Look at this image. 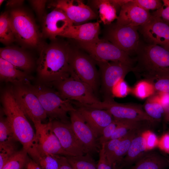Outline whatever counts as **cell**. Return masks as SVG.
<instances>
[{
  "label": "cell",
  "instance_id": "f546056e",
  "mask_svg": "<svg viewBox=\"0 0 169 169\" xmlns=\"http://www.w3.org/2000/svg\"><path fill=\"white\" fill-rule=\"evenodd\" d=\"M15 37L9 18L7 12L2 13L0 16V41L5 44H8L15 39Z\"/></svg>",
  "mask_w": 169,
  "mask_h": 169
},
{
  "label": "cell",
  "instance_id": "e0dca14e",
  "mask_svg": "<svg viewBox=\"0 0 169 169\" xmlns=\"http://www.w3.org/2000/svg\"><path fill=\"white\" fill-rule=\"evenodd\" d=\"M52 127L62 147L66 152L71 156L84 154L83 146L75 134L71 123L52 120Z\"/></svg>",
  "mask_w": 169,
  "mask_h": 169
},
{
  "label": "cell",
  "instance_id": "52a82bcc",
  "mask_svg": "<svg viewBox=\"0 0 169 169\" xmlns=\"http://www.w3.org/2000/svg\"><path fill=\"white\" fill-rule=\"evenodd\" d=\"M74 41L78 47L85 51L95 62H119L131 67L134 66L135 59L105 39L90 43Z\"/></svg>",
  "mask_w": 169,
  "mask_h": 169
},
{
  "label": "cell",
  "instance_id": "f1b7e54d",
  "mask_svg": "<svg viewBox=\"0 0 169 169\" xmlns=\"http://www.w3.org/2000/svg\"><path fill=\"white\" fill-rule=\"evenodd\" d=\"M118 120L119 121V124L110 140L122 137L129 132L135 129L146 128L145 125L147 122L146 123L145 122H148Z\"/></svg>",
  "mask_w": 169,
  "mask_h": 169
},
{
  "label": "cell",
  "instance_id": "9c48e42d",
  "mask_svg": "<svg viewBox=\"0 0 169 169\" xmlns=\"http://www.w3.org/2000/svg\"><path fill=\"white\" fill-rule=\"evenodd\" d=\"M87 107L104 110L110 113L114 119L119 120L146 121L153 123L155 121L148 116L140 105L120 103L114 99L105 100L98 104H81Z\"/></svg>",
  "mask_w": 169,
  "mask_h": 169
},
{
  "label": "cell",
  "instance_id": "3957f363",
  "mask_svg": "<svg viewBox=\"0 0 169 169\" xmlns=\"http://www.w3.org/2000/svg\"><path fill=\"white\" fill-rule=\"evenodd\" d=\"M132 72L151 83L169 76V50L156 44L141 43Z\"/></svg>",
  "mask_w": 169,
  "mask_h": 169
},
{
  "label": "cell",
  "instance_id": "4316f807",
  "mask_svg": "<svg viewBox=\"0 0 169 169\" xmlns=\"http://www.w3.org/2000/svg\"><path fill=\"white\" fill-rule=\"evenodd\" d=\"M144 129H147L143 128L133 130L122 137L113 156L111 161L112 165L116 163L117 165L120 163L126 154L133 139L139 134L144 131L143 130Z\"/></svg>",
  "mask_w": 169,
  "mask_h": 169
},
{
  "label": "cell",
  "instance_id": "f6af8a7d",
  "mask_svg": "<svg viewBox=\"0 0 169 169\" xmlns=\"http://www.w3.org/2000/svg\"><path fill=\"white\" fill-rule=\"evenodd\" d=\"M157 146L161 150L169 154V133L165 134L159 139Z\"/></svg>",
  "mask_w": 169,
  "mask_h": 169
},
{
  "label": "cell",
  "instance_id": "7dc6e473",
  "mask_svg": "<svg viewBox=\"0 0 169 169\" xmlns=\"http://www.w3.org/2000/svg\"><path fill=\"white\" fill-rule=\"evenodd\" d=\"M59 162V169H74L69 164L65 156L58 155Z\"/></svg>",
  "mask_w": 169,
  "mask_h": 169
},
{
  "label": "cell",
  "instance_id": "b9f144b4",
  "mask_svg": "<svg viewBox=\"0 0 169 169\" xmlns=\"http://www.w3.org/2000/svg\"><path fill=\"white\" fill-rule=\"evenodd\" d=\"M154 81L155 82H152L151 83L155 91L158 93H169V76L162 77Z\"/></svg>",
  "mask_w": 169,
  "mask_h": 169
},
{
  "label": "cell",
  "instance_id": "5b68a950",
  "mask_svg": "<svg viewBox=\"0 0 169 169\" xmlns=\"http://www.w3.org/2000/svg\"><path fill=\"white\" fill-rule=\"evenodd\" d=\"M70 73L68 78L49 84L54 87L64 99L81 104L90 105L101 102L89 85L82 81L71 69Z\"/></svg>",
  "mask_w": 169,
  "mask_h": 169
},
{
  "label": "cell",
  "instance_id": "e575fe53",
  "mask_svg": "<svg viewBox=\"0 0 169 169\" xmlns=\"http://www.w3.org/2000/svg\"><path fill=\"white\" fill-rule=\"evenodd\" d=\"M155 91L152 84L146 80L138 82L132 91L135 95L141 99L151 96Z\"/></svg>",
  "mask_w": 169,
  "mask_h": 169
},
{
  "label": "cell",
  "instance_id": "7c38bea8",
  "mask_svg": "<svg viewBox=\"0 0 169 169\" xmlns=\"http://www.w3.org/2000/svg\"><path fill=\"white\" fill-rule=\"evenodd\" d=\"M12 88L14 98L27 117L32 122L46 119L47 116L39 101L27 85L17 84Z\"/></svg>",
  "mask_w": 169,
  "mask_h": 169
},
{
  "label": "cell",
  "instance_id": "8d00e7d4",
  "mask_svg": "<svg viewBox=\"0 0 169 169\" xmlns=\"http://www.w3.org/2000/svg\"><path fill=\"white\" fill-rule=\"evenodd\" d=\"M118 124V120L114 119L111 123L104 128L98 138L99 142L101 146L110 140Z\"/></svg>",
  "mask_w": 169,
  "mask_h": 169
},
{
  "label": "cell",
  "instance_id": "5bb4252c",
  "mask_svg": "<svg viewBox=\"0 0 169 169\" xmlns=\"http://www.w3.org/2000/svg\"><path fill=\"white\" fill-rule=\"evenodd\" d=\"M71 125L77 137L84 148L85 153L90 155L99 151L98 138L77 110L69 113Z\"/></svg>",
  "mask_w": 169,
  "mask_h": 169
},
{
  "label": "cell",
  "instance_id": "ac0fdd59",
  "mask_svg": "<svg viewBox=\"0 0 169 169\" xmlns=\"http://www.w3.org/2000/svg\"><path fill=\"white\" fill-rule=\"evenodd\" d=\"M151 16L149 11L141 8L132 0H123L116 23L133 27H140L147 22Z\"/></svg>",
  "mask_w": 169,
  "mask_h": 169
},
{
  "label": "cell",
  "instance_id": "8fae6325",
  "mask_svg": "<svg viewBox=\"0 0 169 169\" xmlns=\"http://www.w3.org/2000/svg\"><path fill=\"white\" fill-rule=\"evenodd\" d=\"M95 62L99 67L101 90L104 100L113 99V87L129 72L132 71L133 68L119 62Z\"/></svg>",
  "mask_w": 169,
  "mask_h": 169
},
{
  "label": "cell",
  "instance_id": "cb8c5ba5",
  "mask_svg": "<svg viewBox=\"0 0 169 169\" xmlns=\"http://www.w3.org/2000/svg\"><path fill=\"white\" fill-rule=\"evenodd\" d=\"M0 78L2 81L10 82L15 85L29 82L27 72L22 71L0 57Z\"/></svg>",
  "mask_w": 169,
  "mask_h": 169
},
{
  "label": "cell",
  "instance_id": "f907efd6",
  "mask_svg": "<svg viewBox=\"0 0 169 169\" xmlns=\"http://www.w3.org/2000/svg\"><path fill=\"white\" fill-rule=\"evenodd\" d=\"M26 169H41L33 159H29Z\"/></svg>",
  "mask_w": 169,
  "mask_h": 169
},
{
  "label": "cell",
  "instance_id": "4dcf8cb0",
  "mask_svg": "<svg viewBox=\"0 0 169 169\" xmlns=\"http://www.w3.org/2000/svg\"><path fill=\"white\" fill-rule=\"evenodd\" d=\"M66 157L74 169H97V164L90 154Z\"/></svg>",
  "mask_w": 169,
  "mask_h": 169
},
{
  "label": "cell",
  "instance_id": "681fc988",
  "mask_svg": "<svg viewBox=\"0 0 169 169\" xmlns=\"http://www.w3.org/2000/svg\"><path fill=\"white\" fill-rule=\"evenodd\" d=\"M23 0H8L7 2L6 6L14 9L18 8L23 4Z\"/></svg>",
  "mask_w": 169,
  "mask_h": 169
},
{
  "label": "cell",
  "instance_id": "30bf717a",
  "mask_svg": "<svg viewBox=\"0 0 169 169\" xmlns=\"http://www.w3.org/2000/svg\"><path fill=\"white\" fill-rule=\"evenodd\" d=\"M107 26L104 39L130 55L136 54L141 44L139 27L122 25L116 23Z\"/></svg>",
  "mask_w": 169,
  "mask_h": 169
},
{
  "label": "cell",
  "instance_id": "d590c367",
  "mask_svg": "<svg viewBox=\"0 0 169 169\" xmlns=\"http://www.w3.org/2000/svg\"><path fill=\"white\" fill-rule=\"evenodd\" d=\"M18 151L15 142L0 144V169Z\"/></svg>",
  "mask_w": 169,
  "mask_h": 169
},
{
  "label": "cell",
  "instance_id": "bcb514c9",
  "mask_svg": "<svg viewBox=\"0 0 169 169\" xmlns=\"http://www.w3.org/2000/svg\"><path fill=\"white\" fill-rule=\"evenodd\" d=\"M46 0H30L32 7L38 16H42L44 13Z\"/></svg>",
  "mask_w": 169,
  "mask_h": 169
},
{
  "label": "cell",
  "instance_id": "1f68e13d",
  "mask_svg": "<svg viewBox=\"0 0 169 169\" xmlns=\"http://www.w3.org/2000/svg\"><path fill=\"white\" fill-rule=\"evenodd\" d=\"M26 151H18L5 163L1 169H26L29 159Z\"/></svg>",
  "mask_w": 169,
  "mask_h": 169
},
{
  "label": "cell",
  "instance_id": "ab89813d",
  "mask_svg": "<svg viewBox=\"0 0 169 169\" xmlns=\"http://www.w3.org/2000/svg\"><path fill=\"white\" fill-rule=\"evenodd\" d=\"M132 1L141 8L147 11L156 10L160 8L163 3L159 0H133Z\"/></svg>",
  "mask_w": 169,
  "mask_h": 169
},
{
  "label": "cell",
  "instance_id": "83f0119b",
  "mask_svg": "<svg viewBox=\"0 0 169 169\" xmlns=\"http://www.w3.org/2000/svg\"><path fill=\"white\" fill-rule=\"evenodd\" d=\"M145 112L156 121H160L164 117L165 108L161 103L158 95L150 97L143 107Z\"/></svg>",
  "mask_w": 169,
  "mask_h": 169
},
{
  "label": "cell",
  "instance_id": "4fadbf2b",
  "mask_svg": "<svg viewBox=\"0 0 169 169\" xmlns=\"http://www.w3.org/2000/svg\"><path fill=\"white\" fill-rule=\"evenodd\" d=\"M52 120L44 123L40 121H33L35 129L37 148L39 154H48L53 155L71 156L62 147L52 127Z\"/></svg>",
  "mask_w": 169,
  "mask_h": 169
},
{
  "label": "cell",
  "instance_id": "9a60e30c",
  "mask_svg": "<svg viewBox=\"0 0 169 169\" xmlns=\"http://www.w3.org/2000/svg\"><path fill=\"white\" fill-rule=\"evenodd\" d=\"M51 6L63 11L73 25H77L96 19L98 15L89 6L80 0H59Z\"/></svg>",
  "mask_w": 169,
  "mask_h": 169
},
{
  "label": "cell",
  "instance_id": "836d02e7",
  "mask_svg": "<svg viewBox=\"0 0 169 169\" xmlns=\"http://www.w3.org/2000/svg\"><path fill=\"white\" fill-rule=\"evenodd\" d=\"M35 161L41 169H59L58 155L40 153Z\"/></svg>",
  "mask_w": 169,
  "mask_h": 169
},
{
  "label": "cell",
  "instance_id": "7bdbcfd3",
  "mask_svg": "<svg viewBox=\"0 0 169 169\" xmlns=\"http://www.w3.org/2000/svg\"><path fill=\"white\" fill-rule=\"evenodd\" d=\"M162 2L163 5L162 7L151 14L161 18L169 24V0H163Z\"/></svg>",
  "mask_w": 169,
  "mask_h": 169
},
{
  "label": "cell",
  "instance_id": "d6986e66",
  "mask_svg": "<svg viewBox=\"0 0 169 169\" xmlns=\"http://www.w3.org/2000/svg\"><path fill=\"white\" fill-rule=\"evenodd\" d=\"M72 103L98 138L104 128L114 119L111 114L106 110L86 107L73 102Z\"/></svg>",
  "mask_w": 169,
  "mask_h": 169
},
{
  "label": "cell",
  "instance_id": "603a6c76",
  "mask_svg": "<svg viewBox=\"0 0 169 169\" xmlns=\"http://www.w3.org/2000/svg\"><path fill=\"white\" fill-rule=\"evenodd\" d=\"M169 166L168 158L158 152L144 153L130 169H165Z\"/></svg>",
  "mask_w": 169,
  "mask_h": 169
},
{
  "label": "cell",
  "instance_id": "60d3db41",
  "mask_svg": "<svg viewBox=\"0 0 169 169\" xmlns=\"http://www.w3.org/2000/svg\"><path fill=\"white\" fill-rule=\"evenodd\" d=\"M121 138L122 137H121L118 139L110 140L102 145L103 146L105 153L107 159L112 165H113L111 161L117 146L121 140Z\"/></svg>",
  "mask_w": 169,
  "mask_h": 169
},
{
  "label": "cell",
  "instance_id": "c3c4849f",
  "mask_svg": "<svg viewBox=\"0 0 169 169\" xmlns=\"http://www.w3.org/2000/svg\"><path fill=\"white\" fill-rule=\"evenodd\" d=\"M158 96L161 103L165 108L169 106V93H159Z\"/></svg>",
  "mask_w": 169,
  "mask_h": 169
},
{
  "label": "cell",
  "instance_id": "74e56055",
  "mask_svg": "<svg viewBox=\"0 0 169 169\" xmlns=\"http://www.w3.org/2000/svg\"><path fill=\"white\" fill-rule=\"evenodd\" d=\"M131 91L124 79L120 80L114 86L112 93L113 97L122 98L125 97Z\"/></svg>",
  "mask_w": 169,
  "mask_h": 169
},
{
  "label": "cell",
  "instance_id": "44dd1931",
  "mask_svg": "<svg viewBox=\"0 0 169 169\" xmlns=\"http://www.w3.org/2000/svg\"><path fill=\"white\" fill-rule=\"evenodd\" d=\"M100 26L98 21L85 23L68 27L60 36L72 39L74 41L92 42L99 40Z\"/></svg>",
  "mask_w": 169,
  "mask_h": 169
},
{
  "label": "cell",
  "instance_id": "db71d44e",
  "mask_svg": "<svg viewBox=\"0 0 169 169\" xmlns=\"http://www.w3.org/2000/svg\"><path fill=\"white\" fill-rule=\"evenodd\" d=\"M4 0H0V6L4 2Z\"/></svg>",
  "mask_w": 169,
  "mask_h": 169
},
{
  "label": "cell",
  "instance_id": "d6a6232c",
  "mask_svg": "<svg viewBox=\"0 0 169 169\" xmlns=\"http://www.w3.org/2000/svg\"><path fill=\"white\" fill-rule=\"evenodd\" d=\"M17 141L12 128L2 109L0 110V144L14 143Z\"/></svg>",
  "mask_w": 169,
  "mask_h": 169
},
{
  "label": "cell",
  "instance_id": "816d5d0a",
  "mask_svg": "<svg viewBox=\"0 0 169 169\" xmlns=\"http://www.w3.org/2000/svg\"><path fill=\"white\" fill-rule=\"evenodd\" d=\"M165 108V111L164 118L166 120L169 122V106Z\"/></svg>",
  "mask_w": 169,
  "mask_h": 169
},
{
  "label": "cell",
  "instance_id": "2e32d148",
  "mask_svg": "<svg viewBox=\"0 0 169 169\" xmlns=\"http://www.w3.org/2000/svg\"><path fill=\"white\" fill-rule=\"evenodd\" d=\"M139 29L148 43L169 50V24L161 18L151 14L149 21L139 27Z\"/></svg>",
  "mask_w": 169,
  "mask_h": 169
},
{
  "label": "cell",
  "instance_id": "ee69618b",
  "mask_svg": "<svg viewBox=\"0 0 169 169\" xmlns=\"http://www.w3.org/2000/svg\"><path fill=\"white\" fill-rule=\"evenodd\" d=\"M99 152V158L97 164V169H112V165L107 158L103 145L101 146Z\"/></svg>",
  "mask_w": 169,
  "mask_h": 169
},
{
  "label": "cell",
  "instance_id": "11a10c76",
  "mask_svg": "<svg viewBox=\"0 0 169 169\" xmlns=\"http://www.w3.org/2000/svg\"><path fill=\"white\" fill-rule=\"evenodd\" d=\"M168 161H169V158H168Z\"/></svg>",
  "mask_w": 169,
  "mask_h": 169
},
{
  "label": "cell",
  "instance_id": "7402d4cb",
  "mask_svg": "<svg viewBox=\"0 0 169 169\" xmlns=\"http://www.w3.org/2000/svg\"><path fill=\"white\" fill-rule=\"evenodd\" d=\"M0 56L26 72L31 71L34 66L33 61L31 56L26 52L15 47L1 48Z\"/></svg>",
  "mask_w": 169,
  "mask_h": 169
},
{
  "label": "cell",
  "instance_id": "277c9868",
  "mask_svg": "<svg viewBox=\"0 0 169 169\" xmlns=\"http://www.w3.org/2000/svg\"><path fill=\"white\" fill-rule=\"evenodd\" d=\"M26 84L37 97L49 119L71 123L68 114L76 110L71 101L64 99L57 91L43 85H33L29 82Z\"/></svg>",
  "mask_w": 169,
  "mask_h": 169
},
{
  "label": "cell",
  "instance_id": "8992f818",
  "mask_svg": "<svg viewBox=\"0 0 169 169\" xmlns=\"http://www.w3.org/2000/svg\"><path fill=\"white\" fill-rule=\"evenodd\" d=\"M84 51L76 45L74 47L69 45V62L70 69L96 93L100 84V73L95 61Z\"/></svg>",
  "mask_w": 169,
  "mask_h": 169
},
{
  "label": "cell",
  "instance_id": "f35d334b",
  "mask_svg": "<svg viewBox=\"0 0 169 169\" xmlns=\"http://www.w3.org/2000/svg\"><path fill=\"white\" fill-rule=\"evenodd\" d=\"M142 135L145 141L146 151H151L157 146L159 139L155 133L146 130L142 132Z\"/></svg>",
  "mask_w": 169,
  "mask_h": 169
},
{
  "label": "cell",
  "instance_id": "d4e9b609",
  "mask_svg": "<svg viewBox=\"0 0 169 169\" xmlns=\"http://www.w3.org/2000/svg\"><path fill=\"white\" fill-rule=\"evenodd\" d=\"M142 132L132 140L126 154L119 164L120 165V167L122 168L135 163L146 151L145 142Z\"/></svg>",
  "mask_w": 169,
  "mask_h": 169
},
{
  "label": "cell",
  "instance_id": "ffe728a7",
  "mask_svg": "<svg viewBox=\"0 0 169 169\" xmlns=\"http://www.w3.org/2000/svg\"><path fill=\"white\" fill-rule=\"evenodd\" d=\"M73 25L64 12L57 8L47 14L43 19L42 30L44 35L55 40L69 27Z\"/></svg>",
  "mask_w": 169,
  "mask_h": 169
},
{
  "label": "cell",
  "instance_id": "6da1fadb",
  "mask_svg": "<svg viewBox=\"0 0 169 169\" xmlns=\"http://www.w3.org/2000/svg\"><path fill=\"white\" fill-rule=\"evenodd\" d=\"M2 109L17 141L33 161L39 155L37 148L35 132L27 116L17 103L13 88L7 89L2 95Z\"/></svg>",
  "mask_w": 169,
  "mask_h": 169
},
{
  "label": "cell",
  "instance_id": "ba28073f",
  "mask_svg": "<svg viewBox=\"0 0 169 169\" xmlns=\"http://www.w3.org/2000/svg\"><path fill=\"white\" fill-rule=\"evenodd\" d=\"M9 14L15 39L26 47L38 46L40 35L31 16L24 9L19 8L11 10Z\"/></svg>",
  "mask_w": 169,
  "mask_h": 169
},
{
  "label": "cell",
  "instance_id": "f5cc1de1",
  "mask_svg": "<svg viewBox=\"0 0 169 169\" xmlns=\"http://www.w3.org/2000/svg\"><path fill=\"white\" fill-rule=\"evenodd\" d=\"M112 169H118L117 167L116 164L114 163L112 165Z\"/></svg>",
  "mask_w": 169,
  "mask_h": 169
},
{
  "label": "cell",
  "instance_id": "7a4b0ae2",
  "mask_svg": "<svg viewBox=\"0 0 169 169\" xmlns=\"http://www.w3.org/2000/svg\"><path fill=\"white\" fill-rule=\"evenodd\" d=\"M69 45L55 42L44 46L38 61L39 79L50 84L64 79L70 74L69 62Z\"/></svg>",
  "mask_w": 169,
  "mask_h": 169
},
{
  "label": "cell",
  "instance_id": "484cf974",
  "mask_svg": "<svg viewBox=\"0 0 169 169\" xmlns=\"http://www.w3.org/2000/svg\"><path fill=\"white\" fill-rule=\"evenodd\" d=\"M91 3L93 6L98 10L100 21L105 25H109L117 19V6L112 0H92Z\"/></svg>",
  "mask_w": 169,
  "mask_h": 169
}]
</instances>
